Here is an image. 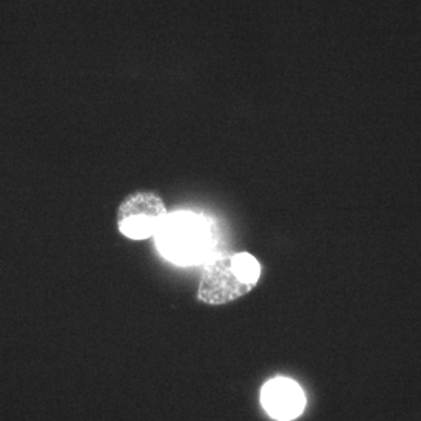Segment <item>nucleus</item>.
<instances>
[{"mask_svg":"<svg viewBox=\"0 0 421 421\" xmlns=\"http://www.w3.org/2000/svg\"><path fill=\"white\" fill-rule=\"evenodd\" d=\"M153 237L159 253L182 266L203 263L215 246L212 223L204 215L190 210L168 214Z\"/></svg>","mask_w":421,"mask_h":421,"instance_id":"obj_1","label":"nucleus"},{"mask_svg":"<svg viewBox=\"0 0 421 421\" xmlns=\"http://www.w3.org/2000/svg\"><path fill=\"white\" fill-rule=\"evenodd\" d=\"M260 275L259 261L250 253L219 256L205 267L198 298L206 305H226L252 292Z\"/></svg>","mask_w":421,"mask_h":421,"instance_id":"obj_2","label":"nucleus"},{"mask_svg":"<svg viewBox=\"0 0 421 421\" xmlns=\"http://www.w3.org/2000/svg\"><path fill=\"white\" fill-rule=\"evenodd\" d=\"M168 214L158 195L137 191L128 196L118 206L117 227L128 239L146 240L158 232Z\"/></svg>","mask_w":421,"mask_h":421,"instance_id":"obj_3","label":"nucleus"},{"mask_svg":"<svg viewBox=\"0 0 421 421\" xmlns=\"http://www.w3.org/2000/svg\"><path fill=\"white\" fill-rule=\"evenodd\" d=\"M261 402L272 418L290 421L302 415L305 397L301 386L292 379L275 378L263 386Z\"/></svg>","mask_w":421,"mask_h":421,"instance_id":"obj_4","label":"nucleus"}]
</instances>
